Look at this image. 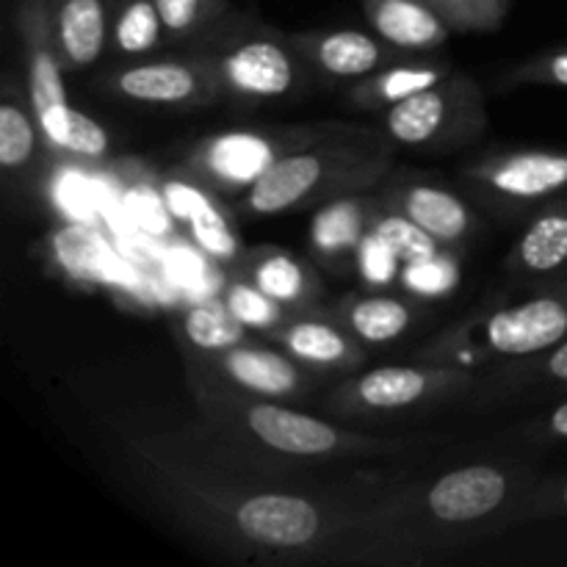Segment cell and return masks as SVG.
Masks as SVG:
<instances>
[{
	"mask_svg": "<svg viewBox=\"0 0 567 567\" xmlns=\"http://www.w3.org/2000/svg\"><path fill=\"white\" fill-rule=\"evenodd\" d=\"M288 48L330 78H365L393 59L391 44L354 28L293 33Z\"/></svg>",
	"mask_w": 567,
	"mask_h": 567,
	"instance_id": "14",
	"label": "cell"
},
{
	"mask_svg": "<svg viewBox=\"0 0 567 567\" xmlns=\"http://www.w3.org/2000/svg\"><path fill=\"white\" fill-rule=\"evenodd\" d=\"M127 460L155 502L199 537L269 563L349 557L369 509L332 496L219 485L153 441H127Z\"/></svg>",
	"mask_w": 567,
	"mask_h": 567,
	"instance_id": "1",
	"label": "cell"
},
{
	"mask_svg": "<svg viewBox=\"0 0 567 567\" xmlns=\"http://www.w3.org/2000/svg\"><path fill=\"white\" fill-rule=\"evenodd\" d=\"M520 374L524 377H537V380H551V382H565L567 385V338L557 347L546 349V352L535 354Z\"/></svg>",
	"mask_w": 567,
	"mask_h": 567,
	"instance_id": "39",
	"label": "cell"
},
{
	"mask_svg": "<svg viewBox=\"0 0 567 567\" xmlns=\"http://www.w3.org/2000/svg\"><path fill=\"white\" fill-rule=\"evenodd\" d=\"M567 338V275L548 282L535 297L518 305L491 310L476 319L460 321L435 338L426 360H460L465 354L482 358L526 360Z\"/></svg>",
	"mask_w": 567,
	"mask_h": 567,
	"instance_id": "5",
	"label": "cell"
},
{
	"mask_svg": "<svg viewBox=\"0 0 567 567\" xmlns=\"http://www.w3.org/2000/svg\"><path fill=\"white\" fill-rule=\"evenodd\" d=\"M155 9L164 22V31L183 37V33L203 25L208 17H214L219 9V0H155Z\"/></svg>",
	"mask_w": 567,
	"mask_h": 567,
	"instance_id": "36",
	"label": "cell"
},
{
	"mask_svg": "<svg viewBox=\"0 0 567 567\" xmlns=\"http://www.w3.org/2000/svg\"><path fill=\"white\" fill-rule=\"evenodd\" d=\"M509 266L532 280L567 275V194L535 210L509 255Z\"/></svg>",
	"mask_w": 567,
	"mask_h": 567,
	"instance_id": "19",
	"label": "cell"
},
{
	"mask_svg": "<svg viewBox=\"0 0 567 567\" xmlns=\"http://www.w3.org/2000/svg\"><path fill=\"white\" fill-rule=\"evenodd\" d=\"M540 432L551 441H567V402L557 404L546 419L540 421Z\"/></svg>",
	"mask_w": 567,
	"mask_h": 567,
	"instance_id": "40",
	"label": "cell"
},
{
	"mask_svg": "<svg viewBox=\"0 0 567 567\" xmlns=\"http://www.w3.org/2000/svg\"><path fill=\"white\" fill-rule=\"evenodd\" d=\"M336 319L358 338L360 343H391L413 327L415 310L399 297L369 293L347 297L336 310Z\"/></svg>",
	"mask_w": 567,
	"mask_h": 567,
	"instance_id": "25",
	"label": "cell"
},
{
	"mask_svg": "<svg viewBox=\"0 0 567 567\" xmlns=\"http://www.w3.org/2000/svg\"><path fill=\"white\" fill-rule=\"evenodd\" d=\"M297 144L299 133L277 136L260 131H225L194 147L186 172L216 192H249Z\"/></svg>",
	"mask_w": 567,
	"mask_h": 567,
	"instance_id": "9",
	"label": "cell"
},
{
	"mask_svg": "<svg viewBox=\"0 0 567 567\" xmlns=\"http://www.w3.org/2000/svg\"><path fill=\"white\" fill-rule=\"evenodd\" d=\"M161 22L155 0H122L114 20V42L122 53H147L161 42Z\"/></svg>",
	"mask_w": 567,
	"mask_h": 567,
	"instance_id": "30",
	"label": "cell"
},
{
	"mask_svg": "<svg viewBox=\"0 0 567 567\" xmlns=\"http://www.w3.org/2000/svg\"><path fill=\"white\" fill-rule=\"evenodd\" d=\"M507 83L509 86H520V83H540V86L567 89V48L526 61V64H520L518 70L509 72Z\"/></svg>",
	"mask_w": 567,
	"mask_h": 567,
	"instance_id": "37",
	"label": "cell"
},
{
	"mask_svg": "<svg viewBox=\"0 0 567 567\" xmlns=\"http://www.w3.org/2000/svg\"><path fill=\"white\" fill-rule=\"evenodd\" d=\"M161 197H164L166 214L188 227L192 241L197 244L199 252L208 255V260L233 264L236 258H241V244H238L230 219L216 208L208 194L186 181H169Z\"/></svg>",
	"mask_w": 567,
	"mask_h": 567,
	"instance_id": "17",
	"label": "cell"
},
{
	"mask_svg": "<svg viewBox=\"0 0 567 567\" xmlns=\"http://www.w3.org/2000/svg\"><path fill=\"white\" fill-rule=\"evenodd\" d=\"M567 515V476L563 480L537 482L520 507L518 520H546Z\"/></svg>",
	"mask_w": 567,
	"mask_h": 567,
	"instance_id": "38",
	"label": "cell"
},
{
	"mask_svg": "<svg viewBox=\"0 0 567 567\" xmlns=\"http://www.w3.org/2000/svg\"><path fill=\"white\" fill-rule=\"evenodd\" d=\"M188 365L205 371L214 380L264 399H299L310 388V380L302 374V363L288 352L258 347V343H238L216 354H197L188 358Z\"/></svg>",
	"mask_w": 567,
	"mask_h": 567,
	"instance_id": "10",
	"label": "cell"
},
{
	"mask_svg": "<svg viewBox=\"0 0 567 567\" xmlns=\"http://www.w3.org/2000/svg\"><path fill=\"white\" fill-rule=\"evenodd\" d=\"M391 169V150L363 133L308 136L288 150L247 192L241 208L252 216H280L341 194H363Z\"/></svg>",
	"mask_w": 567,
	"mask_h": 567,
	"instance_id": "4",
	"label": "cell"
},
{
	"mask_svg": "<svg viewBox=\"0 0 567 567\" xmlns=\"http://www.w3.org/2000/svg\"><path fill=\"white\" fill-rule=\"evenodd\" d=\"M371 230L388 244V247L396 252V258L402 264H419V260H430L435 258L437 252H443V244H437L424 227L415 225L413 219H408L404 214L393 208H382L377 210L374 221H371Z\"/></svg>",
	"mask_w": 567,
	"mask_h": 567,
	"instance_id": "28",
	"label": "cell"
},
{
	"mask_svg": "<svg viewBox=\"0 0 567 567\" xmlns=\"http://www.w3.org/2000/svg\"><path fill=\"white\" fill-rule=\"evenodd\" d=\"M247 280H252L260 291L288 310H308V305L319 297V280L313 271L297 260V255L282 249L249 252Z\"/></svg>",
	"mask_w": 567,
	"mask_h": 567,
	"instance_id": "24",
	"label": "cell"
},
{
	"mask_svg": "<svg viewBox=\"0 0 567 567\" xmlns=\"http://www.w3.org/2000/svg\"><path fill=\"white\" fill-rule=\"evenodd\" d=\"M221 83L249 100H275L293 89L297 64L286 44L277 39L258 37L233 44L225 55L216 59Z\"/></svg>",
	"mask_w": 567,
	"mask_h": 567,
	"instance_id": "12",
	"label": "cell"
},
{
	"mask_svg": "<svg viewBox=\"0 0 567 567\" xmlns=\"http://www.w3.org/2000/svg\"><path fill=\"white\" fill-rule=\"evenodd\" d=\"M402 266L404 264L396 258V252L374 230L365 233L358 252H354V269L365 286H391L402 275Z\"/></svg>",
	"mask_w": 567,
	"mask_h": 567,
	"instance_id": "35",
	"label": "cell"
},
{
	"mask_svg": "<svg viewBox=\"0 0 567 567\" xmlns=\"http://www.w3.org/2000/svg\"><path fill=\"white\" fill-rule=\"evenodd\" d=\"M532 487L529 476L509 465H460L426 485L404 487L396 496L371 504L369 524L349 548L347 559H354L358 548H365L369 554L363 559H371L380 546H410L419 537L446 540L449 535L487 529V524L507 526L515 520L509 507H524Z\"/></svg>",
	"mask_w": 567,
	"mask_h": 567,
	"instance_id": "2",
	"label": "cell"
},
{
	"mask_svg": "<svg viewBox=\"0 0 567 567\" xmlns=\"http://www.w3.org/2000/svg\"><path fill=\"white\" fill-rule=\"evenodd\" d=\"M37 116H28L17 103L6 100L0 105V164L17 172L37 153Z\"/></svg>",
	"mask_w": 567,
	"mask_h": 567,
	"instance_id": "31",
	"label": "cell"
},
{
	"mask_svg": "<svg viewBox=\"0 0 567 567\" xmlns=\"http://www.w3.org/2000/svg\"><path fill=\"white\" fill-rule=\"evenodd\" d=\"M53 31L64 64H94L109 39L105 3L103 0H59L53 11Z\"/></svg>",
	"mask_w": 567,
	"mask_h": 567,
	"instance_id": "22",
	"label": "cell"
},
{
	"mask_svg": "<svg viewBox=\"0 0 567 567\" xmlns=\"http://www.w3.org/2000/svg\"><path fill=\"white\" fill-rule=\"evenodd\" d=\"M474 371L457 363L380 365L343 380L327 396V408L338 415L402 413L463 396L474 388Z\"/></svg>",
	"mask_w": 567,
	"mask_h": 567,
	"instance_id": "6",
	"label": "cell"
},
{
	"mask_svg": "<svg viewBox=\"0 0 567 567\" xmlns=\"http://www.w3.org/2000/svg\"><path fill=\"white\" fill-rule=\"evenodd\" d=\"M452 75V66L441 61H415V64H396L377 70L371 75L360 78L349 92V103L354 109H391L424 89L437 86Z\"/></svg>",
	"mask_w": 567,
	"mask_h": 567,
	"instance_id": "23",
	"label": "cell"
},
{
	"mask_svg": "<svg viewBox=\"0 0 567 567\" xmlns=\"http://www.w3.org/2000/svg\"><path fill=\"white\" fill-rule=\"evenodd\" d=\"M109 86L133 103L188 105L210 100L225 83H221L216 59H164L122 66L111 75Z\"/></svg>",
	"mask_w": 567,
	"mask_h": 567,
	"instance_id": "11",
	"label": "cell"
},
{
	"mask_svg": "<svg viewBox=\"0 0 567 567\" xmlns=\"http://www.w3.org/2000/svg\"><path fill=\"white\" fill-rule=\"evenodd\" d=\"M399 282L404 286V291L415 293L419 299H441L460 282V264L452 255L437 252L430 260L404 264Z\"/></svg>",
	"mask_w": 567,
	"mask_h": 567,
	"instance_id": "33",
	"label": "cell"
},
{
	"mask_svg": "<svg viewBox=\"0 0 567 567\" xmlns=\"http://www.w3.org/2000/svg\"><path fill=\"white\" fill-rule=\"evenodd\" d=\"M50 192H53V203L64 214H70L72 221H89V216L97 214L105 199L100 183L81 172H61Z\"/></svg>",
	"mask_w": 567,
	"mask_h": 567,
	"instance_id": "34",
	"label": "cell"
},
{
	"mask_svg": "<svg viewBox=\"0 0 567 567\" xmlns=\"http://www.w3.org/2000/svg\"><path fill=\"white\" fill-rule=\"evenodd\" d=\"M221 299L247 330H260L271 336L277 327L288 321V308L260 291L252 280H227L221 288Z\"/></svg>",
	"mask_w": 567,
	"mask_h": 567,
	"instance_id": "29",
	"label": "cell"
},
{
	"mask_svg": "<svg viewBox=\"0 0 567 567\" xmlns=\"http://www.w3.org/2000/svg\"><path fill=\"white\" fill-rule=\"evenodd\" d=\"M271 341L313 371H354L365 363L360 341L338 319L313 313L288 316L286 324L271 332Z\"/></svg>",
	"mask_w": 567,
	"mask_h": 567,
	"instance_id": "13",
	"label": "cell"
},
{
	"mask_svg": "<svg viewBox=\"0 0 567 567\" xmlns=\"http://www.w3.org/2000/svg\"><path fill=\"white\" fill-rule=\"evenodd\" d=\"M380 203L365 194H341L316 210L310 221V247L327 264H338L358 252L360 241L371 230Z\"/></svg>",
	"mask_w": 567,
	"mask_h": 567,
	"instance_id": "20",
	"label": "cell"
},
{
	"mask_svg": "<svg viewBox=\"0 0 567 567\" xmlns=\"http://www.w3.org/2000/svg\"><path fill=\"white\" fill-rule=\"evenodd\" d=\"M452 31H498L509 14V0H426Z\"/></svg>",
	"mask_w": 567,
	"mask_h": 567,
	"instance_id": "32",
	"label": "cell"
},
{
	"mask_svg": "<svg viewBox=\"0 0 567 567\" xmlns=\"http://www.w3.org/2000/svg\"><path fill=\"white\" fill-rule=\"evenodd\" d=\"M482 199L498 208H543L567 194L565 150H515L482 158L463 172Z\"/></svg>",
	"mask_w": 567,
	"mask_h": 567,
	"instance_id": "8",
	"label": "cell"
},
{
	"mask_svg": "<svg viewBox=\"0 0 567 567\" xmlns=\"http://www.w3.org/2000/svg\"><path fill=\"white\" fill-rule=\"evenodd\" d=\"M382 208H393L424 227L443 247H457L474 233L476 216L460 194L430 183H402L382 197Z\"/></svg>",
	"mask_w": 567,
	"mask_h": 567,
	"instance_id": "15",
	"label": "cell"
},
{
	"mask_svg": "<svg viewBox=\"0 0 567 567\" xmlns=\"http://www.w3.org/2000/svg\"><path fill=\"white\" fill-rule=\"evenodd\" d=\"M363 14L393 50H435L452 37L449 22L426 0H363Z\"/></svg>",
	"mask_w": 567,
	"mask_h": 567,
	"instance_id": "18",
	"label": "cell"
},
{
	"mask_svg": "<svg viewBox=\"0 0 567 567\" xmlns=\"http://www.w3.org/2000/svg\"><path fill=\"white\" fill-rule=\"evenodd\" d=\"M37 125L50 147L75 158H103L111 147L109 131L89 114L72 109L66 100L37 114Z\"/></svg>",
	"mask_w": 567,
	"mask_h": 567,
	"instance_id": "26",
	"label": "cell"
},
{
	"mask_svg": "<svg viewBox=\"0 0 567 567\" xmlns=\"http://www.w3.org/2000/svg\"><path fill=\"white\" fill-rule=\"evenodd\" d=\"M53 258L70 277L86 282H109V286H127L133 291L131 269L111 249L103 233L89 227V221H70L53 233Z\"/></svg>",
	"mask_w": 567,
	"mask_h": 567,
	"instance_id": "21",
	"label": "cell"
},
{
	"mask_svg": "<svg viewBox=\"0 0 567 567\" xmlns=\"http://www.w3.org/2000/svg\"><path fill=\"white\" fill-rule=\"evenodd\" d=\"M485 125L480 86L463 75H449L437 86L391 105L382 120L393 144L413 150H452L480 136Z\"/></svg>",
	"mask_w": 567,
	"mask_h": 567,
	"instance_id": "7",
	"label": "cell"
},
{
	"mask_svg": "<svg viewBox=\"0 0 567 567\" xmlns=\"http://www.w3.org/2000/svg\"><path fill=\"white\" fill-rule=\"evenodd\" d=\"M20 33L28 59V97L37 116L50 105L66 100L64 75H61L64 59L55 42L53 14H48L42 0H28L20 6Z\"/></svg>",
	"mask_w": 567,
	"mask_h": 567,
	"instance_id": "16",
	"label": "cell"
},
{
	"mask_svg": "<svg viewBox=\"0 0 567 567\" xmlns=\"http://www.w3.org/2000/svg\"><path fill=\"white\" fill-rule=\"evenodd\" d=\"M183 341L194 354H216L247 341V327L230 313L225 299H203L183 310Z\"/></svg>",
	"mask_w": 567,
	"mask_h": 567,
	"instance_id": "27",
	"label": "cell"
},
{
	"mask_svg": "<svg viewBox=\"0 0 567 567\" xmlns=\"http://www.w3.org/2000/svg\"><path fill=\"white\" fill-rule=\"evenodd\" d=\"M192 385L203 421L225 441L258 449L288 460H365L393 457L413 446L399 437H374L347 430L319 415L299 413L280 404V399L249 396L205 371L188 365Z\"/></svg>",
	"mask_w": 567,
	"mask_h": 567,
	"instance_id": "3",
	"label": "cell"
}]
</instances>
